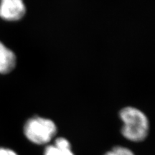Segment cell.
<instances>
[{"mask_svg":"<svg viewBox=\"0 0 155 155\" xmlns=\"http://www.w3.org/2000/svg\"><path fill=\"white\" fill-rule=\"evenodd\" d=\"M123 121L121 134L128 140L140 142L146 139L150 132V121L144 112L138 108L127 106L120 111Z\"/></svg>","mask_w":155,"mask_h":155,"instance_id":"cell-1","label":"cell"},{"mask_svg":"<svg viewBox=\"0 0 155 155\" xmlns=\"http://www.w3.org/2000/svg\"><path fill=\"white\" fill-rule=\"evenodd\" d=\"M104 155H135L131 150L127 147L116 146L108 151Z\"/></svg>","mask_w":155,"mask_h":155,"instance_id":"cell-6","label":"cell"},{"mask_svg":"<svg viewBox=\"0 0 155 155\" xmlns=\"http://www.w3.org/2000/svg\"><path fill=\"white\" fill-rule=\"evenodd\" d=\"M0 155H18V154L11 149L0 147Z\"/></svg>","mask_w":155,"mask_h":155,"instance_id":"cell-7","label":"cell"},{"mask_svg":"<svg viewBox=\"0 0 155 155\" xmlns=\"http://www.w3.org/2000/svg\"><path fill=\"white\" fill-rule=\"evenodd\" d=\"M26 7L23 0H0V18L7 22H17L24 17Z\"/></svg>","mask_w":155,"mask_h":155,"instance_id":"cell-3","label":"cell"},{"mask_svg":"<svg viewBox=\"0 0 155 155\" xmlns=\"http://www.w3.org/2000/svg\"><path fill=\"white\" fill-rule=\"evenodd\" d=\"M17 56L14 52L0 41V74H8L15 68Z\"/></svg>","mask_w":155,"mask_h":155,"instance_id":"cell-4","label":"cell"},{"mask_svg":"<svg viewBox=\"0 0 155 155\" xmlns=\"http://www.w3.org/2000/svg\"><path fill=\"white\" fill-rule=\"evenodd\" d=\"M44 155H75L71 144L67 139L58 137L53 144H49L44 150Z\"/></svg>","mask_w":155,"mask_h":155,"instance_id":"cell-5","label":"cell"},{"mask_svg":"<svg viewBox=\"0 0 155 155\" xmlns=\"http://www.w3.org/2000/svg\"><path fill=\"white\" fill-rule=\"evenodd\" d=\"M24 134L30 142L38 145L47 144L57 134V126L53 120L33 116L25 122Z\"/></svg>","mask_w":155,"mask_h":155,"instance_id":"cell-2","label":"cell"}]
</instances>
